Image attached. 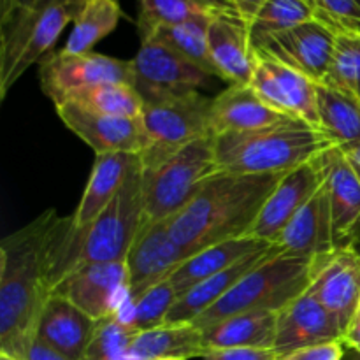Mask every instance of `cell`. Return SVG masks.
Wrapping results in <instances>:
<instances>
[{
  "instance_id": "6da1fadb",
  "label": "cell",
  "mask_w": 360,
  "mask_h": 360,
  "mask_svg": "<svg viewBox=\"0 0 360 360\" xmlns=\"http://www.w3.org/2000/svg\"><path fill=\"white\" fill-rule=\"evenodd\" d=\"M55 210H48L0 243V354L27 357L39 313L51 295L48 234Z\"/></svg>"
},
{
  "instance_id": "7a4b0ae2",
  "label": "cell",
  "mask_w": 360,
  "mask_h": 360,
  "mask_svg": "<svg viewBox=\"0 0 360 360\" xmlns=\"http://www.w3.org/2000/svg\"><path fill=\"white\" fill-rule=\"evenodd\" d=\"M283 174L217 172L195 197L167 220L169 232L185 257L229 239L250 238L264 202Z\"/></svg>"
},
{
  "instance_id": "3957f363",
  "label": "cell",
  "mask_w": 360,
  "mask_h": 360,
  "mask_svg": "<svg viewBox=\"0 0 360 360\" xmlns=\"http://www.w3.org/2000/svg\"><path fill=\"white\" fill-rule=\"evenodd\" d=\"M334 146L322 130L292 118L250 132L214 136L218 169L234 174H285Z\"/></svg>"
},
{
  "instance_id": "277c9868",
  "label": "cell",
  "mask_w": 360,
  "mask_h": 360,
  "mask_svg": "<svg viewBox=\"0 0 360 360\" xmlns=\"http://www.w3.org/2000/svg\"><path fill=\"white\" fill-rule=\"evenodd\" d=\"M84 0H41L0 20V98L35 63H41L74 21Z\"/></svg>"
},
{
  "instance_id": "5b68a950",
  "label": "cell",
  "mask_w": 360,
  "mask_h": 360,
  "mask_svg": "<svg viewBox=\"0 0 360 360\" xmlns=\"http://www.w3.org/2000/svg\"><path fill=\"white\" fill-rule=\"evenodd\" d=\"M311 262L309 259L287 255L280 250L246 273L231 292L192 323L204 329L238 313L280 311L308 290Z\"/></svg>"
},
{
  "instance_id": "8992f818",
  "label": "cell",
  "mask_w": 360,
  "mask_h": 360,
  "mask_svg": "<svg viewBox=\"0 0 360 360\" xmlns=\"http://www.w3.org/2000/svg\"><path fill=\"white\" fill-rule=\"evenodd\" d=\"M217 172L214 136L188 144L158 167L143 169L144 220H171Z\"/></svg>"
},
{
  "instance_id": "52a82bcc",
  "label": "cell",
  "mask_w": 360,
  "mask_h": 360,
  "mask_svg": "<svg viewBox=\"0 0 360 360\" xmlns=\"http://www.w3.org/2000/svg\"><path fill=\"white\" fill-rule=\"evenodd\" d=\"M211 101L200 91L144 102L143 122L148 144L139 153L141 167L155 169L188 144L213 136L210 127Z\"/></svg>"
},
{
  "instance_id": "ba28073f",
  "label": "cell",
  "mask_w": 360,
  "mask_h": 360,
  "mask_svg": "<svg viewBox=\"0 0 360 360\" xmlns=\"http://www.w3.org/2000/svg\"><path fill=\"white\" fill-rule=\"evenodd\" d=\"M41 88L56 104L88 88L109 83H125L134 86L132 60H120L101 53H49L39 69Z\"/></svg>"
},
{
  "instance_id": "9c48e42d",
  "label": "cell",
  "mask_w": 360,
  "mask_h": 360,
  "mask_svg": "<svg viewBox=\"0 0 360 360\" xmlns=\"http://www.w3.org/2000/svg\"><path fill=\"white\" fill-rule=\"evenodd\" d=\"M134 86L144 102L199 91L210 84L211 74L174 49L146 39L132 58Z\"/></svg>"
},
{
  "instance_id": "30bf717a",
  "label": "cell",
  "mask_w": 360,
  "mask_h": 360,
  "mask_svg": "<svg viewBox=\"0 0 360 360\" xmlns=\"http://www.w3.org/2000/svg\"><path fill=\"white\" fill-rule=\"evenodd\" d=\"M316 84L319 83L276 60L269 53L257 49L255 70L250 86L273 109L283 112L288 118L320 129Z\"/></svg>"
},
{
  "instance_id": "8fae6325",
  "label": "cell",
  "mask_w": 360,
  "mask_h": 360,
  "mask_svg": "<svg viewBox=\"0 0 360 360\" xmlns=\"http://www.w3.org/2000/svg\"><path fill=\"white\" fill-rule=\"evenodd\" d=\"M55 292L97 322L112 319L130 301L127 266L125 262L88 264L72 271Z\"/></svg>"
},
{
  "instance_id": "7c38bea8",
  "label": "cell",
  "mask_w": 360,
  "mask_h": 360,
  "mask_svg": "<svg viewBox=\"0 0 360 360\" xmlns=\"http://www.w3.org/2000/svg\"><path fill=\"white\" fill-rule=\"evenodd\" d=\"M308 292L347 333L360 309V257L352 248H336L316 257Z\"/></svg>"
},
{
  "instance_id": "4fadbf2b",
  "label": "cell",
  "mask_w": 360,
  "mask_h": 360,
  "mask_svg": "<svg viewBox=\"0 0 360 360\" xmlns=\"http://www.w3.org/2000/svg\"><path fill=\"white\" fill-rule=\"evenodd\" d=\"M323 183H326L323 153L308 164H302L285 172L264 202L262 210L250 231V238L274 245L280 232L287 227L295 213L322 188Z\"/></svg>"
},
{
  "instance_id": "5bb4252c",
  "label": "cell",
  "mask_w": 360,
  "mask_h": 360,
  "mask_svg": "<svg viewBox=\"0 0 360 360\" xmlns=\"http://www.w3.org/2000/svg\"><path fill=\"white\" fill-rule=\"evenodd\" d=\"M185 259L183 250L169 232L167 221L144 220L125 260L130 301L155 285L169 280Z\"/></svg>"
},
{
  "instance_id": "9a60e30c",
  "label": "cell",
  "mask_w": 360,
  "mask_h": 360,
  "mask_svg": "<svg viewBox=\"0 0 360 360\" xmlns=\"http://www.w3.org/2000/svg\"><path fill=\"white\" fill-rule=\"evenodd\" d=\"M334 44L336 34L320 21L311 20L269 35L257 44L255 49L269 53L315 83H326L333 62Z\"/></svg>"
},
{
  "instance_id": "2e32d148",
  "label": "cell",
  "mask_w": 360,
  "mask_h": 360,
  "mask_svg": "<svg viewBox=\"0 0 360 360\" xmlns=\"http://www.w3.org/2000/svg\"><path fill=\"white\" fill-rule=\"evenodd\" d=\"M55 109L67 129L83 139L95 155H139L146 148L148 139L141 118L102 115L69 101L56 104Z\"/></svg>"
},
{
  "instance_id": "e0dca14e",
  "label": "cell",
  "mask_w": 360,
  "mask_h": 360,
  "mask_svg": "<svg viewBox=\"0 0 360 360\" xmlns=\"http://www.w3.org/2000/svg\"><path fill=\"white\" fill-rule=\"evenodd\" d=\"M345 333L333 315L308 290L278 311L273 350L280 360L301 348L343 341Z\"/></svg>"
},
{
  "instance_id": "ac0fdd59",
  "label": "cell",
  "mask_w": 360,
  "mask_h": 360,
  "mask_svg": "<svg viewBox=\"0 0 360 360\" xmlns=\"http://www.w3.org/2000/svg\"><path fill=\"white\" fill-rule=\"evenodd\" d=\"M207 39L218 77L231 84H250L257 62L250 25L236 11H221L211 16Z\"/></svg>"
},
{
  "instance_id": "d6986e66",
  "label": "cell",
  "mask_w": 360,
  "mask_h": 360,
  "mask_svg": "<svg viewBox=\"0 0 360 360\" xmlns=\"http://www.w3.org/2000/svg\"><path fill=\"white\" fill-rule=\"evenodd\" d=\"M98 329L97 320L62 294L53 292L39 313L35 338L72 360H83Z\"/></svg>"
},
{
  "instance_id": "ffe728a7",
  "label": "cell",
  "mask_w": 360,
  "mask_h": 360,
  "mask_svg": "<svg viewBox=\"0 0 360 360\" xmlns=\"http://www.w3.org/2000/svg\"><path fill=\"white\" fill-rule=\"evenodd\" d=\"M274 245L287 255L315 260L316 257L334 252L333 220H330L329 195L326 186L319 190L301 210L295 213L280 232Z\"/></svg>"
},
{
  "instance_id": "44dd1931",
  "label": "cell",
  "mask_w": 360,
  "mask_h": 360,
  "mask_svg": "<svg viewBox=\"0 0 360 360\" xmlns=\"http://www.w3.org/2000/svg\"><path fill=\"white\" fill-rule=\"evenodd\" d=\"M283 120V112L267 105L250 84H231L211 101L210 127L213 136L250 132Z\"/></svg>"
},
{
  "instance_id": "7402d4cb",
  "label": "cell",
  "mask_w": 360,
  "mask_h": 360,
  "mask_svg": "<svg viewBox=\"0 0 360 360\" xmlns=\"http://www.w3.org/2000/svg\"><path fill=\"white\" fill-rule=\"evenodd\" d=\"M326 186L329 195L333 238L336 248H347L360 224V181L338 146L323 153Z\"/></svg>"
},
{
  "instance_id": "603a6c76",
  "label": "cell",
  "mask_w": 360,
  "mask_h": 360,
  "mask_svg": "<svg viewBox=\"0 0 360 360\" xmlns=\"http://www.w3.org/2000/svg\"><path fill=\"white\" fill-rule=\"evenodd\" d=\"M276 252H280V246L271 245L267 248L259 250V252L250 253V255H246L245 259L236 262L229 269L221 271V273L197 283L195 287L190 288L185 295H181L178 299L174 308L169 313L167 322L165 323H176V326L178 323H192L204 311H207L211 306L217 304L227 292H231L241 281V278L246 273H250L253 267L262 264L264 260L269 259Z\"/></svg>"
},
{
  "instance_id": "cb8c5ba5",
  "label": "cell",
  "mask_w": 360,
  "mask_h": 360,
  "mask_svg": "<svg viewBox=\"0 0 360 360\" xmlns=\"http://www.w3.org/2000/svg\"><path fill=\"white\" fill-rule=\"evenodd\" d=\"M137 164L139 155L134 153H109L95 157L86 188L76 213L72 214L74 225L77 229L90 225L111 204Z\"/></svg>"
},
{
  "instance_id": "d4e9b609",
  "label": "cell",
  "mask_w": 360,
  "mask_h": 360,
  "mask_svg": "<svg viewBox=\"0 0 360 360\" xmlns=\"http://www.w3.org/2000/svg\"><path fill=\"white\" fill-rule=\"evenodd\" d=\"M271 245L273 243L260 241L255 238H238L207 246V248L197 252L195 255H190L188 259H185V262L169 276V281L181 297L200 281L229 269L250 253L259 252V250L267 248Z\"/></svg>"
},
{
  "instance_id": "484cf974",
  "label": "cell",
  "mask_w": 360,
  "mask_h": 360,
  "mask_svg": "<svg viewBox=\"0 0 360 360\" xmlns=\"http://www.w3.org/2000/svg\"><path fill=\"white\" fill-rule=\"evenodd\" d=\"M278 311H248L227 316L204 327L206 352L221 348H273Z\"/></svg>"
},
{
  "instance_id": "4316f807",
  "label": "cell",
  "mask_w": 360,
  "mask_h": 360,
  "mask_svg": "<svg viewBox=\"0 0 360 360\" xmlns=\"http://www.w3.org/2000/svg\"><path fill=\"white\" fill-rule=\"evenodd\" d=\"M319 127L340 150L360 144V97L334 84H316Z\"/></svg>"
},
{
  "instance_id": "83f0119b",
  "label": "cell",
  "mask_w": 360,
  "mask_h": 360,
  "mask_svg": "<svg viewBox=\"0 0 360 360\" xmlns=\"http://www.w3.org/2000/svg\"><path fill=\"white\" fill-rule=\"evenodd\" d=\"M202 330L193 323H165L157 329L137 333L129 350L130 360L202 357Z\"/></svg>"
},
{
  "instance_id": "f1b7e54d",
  "label": "cell",
  "mask_w": 360,
  "mask_h": 360,
  "mask_svg": "<svg viewBox=\"0 0 360 360\" xmlns=\"http://www.w3.org/2000/svg\"><path fill=\"white\" fill-rule=\"evenodd\" d=\"M123 11L118 0H84L74 18V27L63 46V53L84 55L118 27Z\"/></svg>"
},
{
  "instance_id": "f546056e",
  "label": "cell",
  "mask_w": 360,
  "mask_h": 360,
  "mask_svg": "<svg viewBox=\"0 0 360 360\" xmlns=\"http://www.w3.org/2000/svg\"><path fill=\"white\" fill-rule=\"evenodd\" d=\"M221 11H234L231 0H139L137 27L141 39H146L160 27L213 16Z\"/></svg>"
},
{
  "instance_id": "4dcf8cb0",
  "label": "cell",
  "mask_w": 360,
  "mask_h": 360,
  "mask_svg": "<svg viewBox=\"0 0 360 360\" xmlns=\"http://www.w3.org/2000/svg\"><path fill=\"white\" fill-rule=\"evenodd\" d=\"M211 16L192 18L188 21H183L178 25H169V27H160L146 39L160 42L167 48L174 49L186 60L195 63L202 70H206L211 76H217V67H214L213 58L210 51V39H207V30H210ZM143 39V41H146Z\"/></svg>"
},
{
  "instance_id": "1f68e13d",
  "label": "cell",
  "mask_w": 360,
  "mask_h": 360,
  "mask_svg": "<svg viewBox=\"0 0 360 360\" xmlns=\"http://www.w3.org/2000/svg\"><path fill=\"white\" fill-rule=\"evenodd\" d=\"M179 294L169 280L155 285L134 301L127 302L125 308L116 315V319L136 333L157 329L165 326L167 316L174 304L178 302Z\"/></svg>"
},
{
  "instance_id": "d6a6232c",
  "label": "cell",
  "mask_w": 360,
  "mask_h": 360,
  "mask_svg": "<svg viewBox=\"0 0 360 360\" xmlns=\"http://www.w3.org/2000/svg\"><path fill=\"white\" fill-rule=\"evenodd\" d=\"M69 102H76L90 111L120 118H141L144 108V101L136 86L125 83H109L88 88L70 97Z\"/></svg>"
},
{
  "instance_id": "836d02e7",
  "label": "cell",
  "mask_w": 360,
  "mask_h": 360,
  "mask_svg": "<svg viewBox=\"0 0 360 360\" xmlns=\"http://www.w3.org/2000/svg\"><path fill=\"white\" fill-rule=\"evenodd\" d=\"M311 20H315L311 0H267L255 21L250 25L253 46L260 44L269 35Z\"/></svg>"
},
{
  "instance_id": "e575fe53",
  "label": "cell",
  "mask_w": 360,
  "mask_h": 360,
  "mask_svg": "<svg viewBox=\"0 0 360 360\" xmlns=\"http://www.w3.org/2000/svg\"><path fill=\"white\" fill-rule=\"evenodd\" d=\"M326 83L360 97V37L336 35L333 62Z\"/></svg>"
},
{
  "instance_id": "d590c367",
  "label": "cell",
  "mask_w": 360,
  "mask_h": 360,
  "mask_svg": "<svg viewBox=\"0 0 360 360\" xmlns=\"http://www.w3.org/2000/svg\"><path fill=\"white\" fill-rule=\"evenodd\" d=\"M136 334L116 316L102 320L83 360H130L129 350Z\"/></svg>"
},
{
  "instance_id": "8d00e7d4",
  "label": "cell",
  "mask_w": 360,
  "mask_h": 360,
  "mask_svg": "<svg viewBox=\"0 0 360 360\" xmlns=\"http://www.w3.org/2000/svg\"><path fill=\"white\" fill-rule=\"evenodd\" d=\"M315 20L336 35L360 37V0H311Z\"/></svg>"
},
{
  "instance_id": "74e56055",
  "label": "cell",
  "mask_w": 360,
  "mask_h": 360,
  "mask_svg": "<svg viewBox=\"0 0 360 360\" xmlns=\"http://www.w3.org/2000/svg\"><path fill=\"white\" fill-rule=\"evenodd\" d=\"M202 360H280L273 348H221L210 350Z\"/></svg>"
},
{
  "instance_id": "f35d334b",
  "label": "cell",
  "mask_w": 360,
  "mask_h": 360,
  "mask_svg": "<svg viewBox=\"0 0 360 360\" xmlns=\"http://www.w3.org/2000/svg\"><path fill=\"white\" fill-rule=\"evenodd\" d=\"M345 350H347V347H345L343 341H333V343L301 348V350L294 352L281 360H341Z\"/></svg>"
},
{
  "instance_id": "ab89813d",
  "label": "cell",
  "mask_w": 360,
  "mask_h": 360,
  "mask_svg": "<svg viewBox=\"0 0 360 360\" xmlns=\"http://www.w3.org/2000/svg\"><path fill=\"white\" fill-rule=\"evenodd\" d=\"M25 360H72L67 355L60 354L58 350H55L53 347H49L48 343L41 341L39 338H32L30 345H28L27 357Z\"/></svg>"
},
{
  "instance_id": "60d3db41",
  "label": "cell",
  "mask_w": 360,
  "mask_h": 360,
  "mask_svg": "<svg viewBox=\"0 0 360 360\" xmlns=\"http://www.w3.org/2000/svg\"><path fill=\"white\" fill-rule=\"evenodd\" d=\"M266 2L267 0H231L236 13H238L248 25H252L253 21H255L257 14H259L260 9L266 6Z\"/></svg>"
},
{
  "instance_id": "b9f144b4",
  "label": "cell",
  "mask_w": 360,
  "mask_h": 360,
  "mask_svg": "<svg viewBox=\"0 0 360 360\" xmlns=\"http://www.w3.org/2000/svg\"><path fill=\"white\" fill-rule=\"evenodd\" d=\"M343 343H345V347L354 348V350L360 352V309H359L357 315H355V319L352 320V323H350V327L347 329V333H345Z\"/></svg>"
},
{
  "instance_id": "7bdbcfd3",
  "label": "cell",
  "mask_w": 360,
  "mask_h": 360,
  "mask_svg": "<svg viewBox=\"0 0 360 360\" xmlns=\"http://www.w3.org/2000/svg\"><path fill=\"white\" fill-rule=\"evenodd\" d=\"M37 2H41V0H0V20H6L16 11L30 7Z\"/></svg>"
},
{
  "instance_id": "ee69618b",
  "label": "cell",
  "mask_w": 360,
  "mask_h": 360,
  "mask_svg": "<svg viewBox=\"0 0 360 360\" xmlns=\"http://www.w3.org/2000/svg\"><path fill=\"white\" fill-rule=\"evenodd\" d=\"M341 151H343L348 165H350L352 171L355 172V176H357V179L360 181V144L359 146L348 148V150H341Z\"/></svg>"
},
{
  "instance_id": "f6af8a7d",
  "label": "cell",
  "mask_w": 360,
  "mask_h": 360,
  "mask_svg": "<svg viewBox=\"0 0 360 360\" xmlns=\"http://www.w3.org/2000/svg\"><path fill=\"white\" fill-rule=\"evenodd\" d=\"M347 248H352L360 257V224L357 225V229L354 231V234H352L350 243H348Z\"/></svg>"
},
{
  "instance_id": "bcb514c9",
  "label": "cell",
  "mask_w": 360,
  "mask_h": 360,
  "mask_svg": "<svg viewBox=\"0 0 360 360\" xmlns=\"http://www.w3.org/2000/svg\"><path fill=\"white\" fill-rule=\"evenodd\" d=\"M341 360H360V352L354 350V348H348L347 347L343 359H341Z\"/></svg>"
},
{
  "instance_id": "7dc6e473",
  "label": "cell",
  "mask_w": 360,
  "mask_h": 360,
  "mask_svg": "<svg viewBox=\"0 0 360 360\" xmlns=\"http://www.w3.org/2000/svg\"><path fill=\"white\" fill-rule=\"evenodd\" d=\"M0 360H18V359L11 357V355H7V354H0Z\"/></svg>"
},
{
  "instance_id": "c3c4849f",
  "label": "cell",
  "mask_w": 360,
  "mask_h": 360,
  "mask_svg": "<svg viewBox=\"0 0 360 360\" xmlns=\"http://www.w3.org/2000/svg\"><path fill=\"white\" fill-rule=\"evenodd\" d=\"M158 360H179V359H158Z\"/></svg>"
}]
</instances>
